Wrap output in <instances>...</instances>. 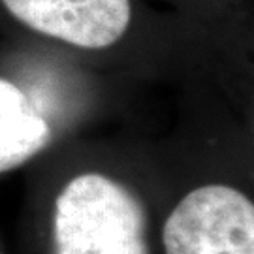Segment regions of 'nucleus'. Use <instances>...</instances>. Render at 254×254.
<instances>
[{"label":"nucleus","mask_w":254,"mask_h":254,"mask_svg":"<svg viewBox=\"0 0 254 254\" xmlns=\"http://www.w3.org/2000/svg\"><path fill=\"white\" fill-rule=\"evenodd\" d=\"M147 218L132 192L102 173L73 177L55 203V254H147Z\"/></svg>","instance_id":"obj_1"},{"label":"nucleus","mask_w":254,"mask_h":254,"mask_svg":"<svg viewBox=\"0 0 254 254\" xmlns=\"http://www.w3.org/2000/svg\"><path fill=\"white\" fill-rule=\"evenodd\" d=\"M166 254H254V205L226 185L189 192L162 232Z\"/></svg>","instance_id":"obj_2"},{"label":"nucleus","mask_w":254,"mask_h":254,"mask_svg":"<svg viewBox=\"0 0 254 254\" xmlns=\"http://www.w3.org/2000/svg\"><path fill=\"white\" fill-rule=\"evenodd\" d=\"M25 27L83 49H104L127 34L130 0H2Z\"/></svg>","instance_id":"obj_3"},{"label":"nucleus","mask_w":254,"mask_h":254,"mask_svg":"<svg viewBox=\"0 0 254 254\" xmlns=\"http://www.w3.org/2000/svg\"><path fill=\"white\" fill-rule=\"evenodd\" d=\"M51 139L49 123L15 83L0 77V173L44 151Z\"/></svg>","instance_id":"obj_4"}]
</instances>
